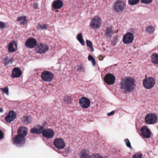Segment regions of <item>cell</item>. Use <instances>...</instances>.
Here are the masks:
<instances>
[{"mask_svg": "<svg viewBox=\"0 0 158 158\" xmlns=\"http://www.w3.org/2000/svg\"><path fill=\"white\" fill-rule=\"evenodd\" d=\"M136 86L135 80L130 77L124 78L121 82V89L125 92H130L133 91Z\"/></svg>", "mask_w": 158, "mask_h": 158, "instance_id": "1", "label": "cell"}, {"mask_svg": "<svg viewBox=\"0 0 158 158\" xmlns=\"http://www.w3.org/2000/svg\"><path fill=\"white\" fill-rule=\"evenodd\" d=\"M49 49L48 45L45 43H39L37 44L35 47V50L37 54H42L47 52Z\"/></svg>", "mask_w": 158, "mask_h": 158, "instance_id": "2", "label": "cell"}, {"mask_svg": "<svg viewBox=\"0 0 158 158\" xmlns=\"http://www.w3.org/2000/svg\"><path fill=\"white\" fill-rule=\"evenodd\" d=\"M41 78L45 82H51L54 79V74L51 71H45L41 74Z\"/></svg>", "mask_w": 158, "mask_h": 158, "instance_id": "3", "label": "cell"}, {"mask_svg": "<svg viewBox=\"0 0 158 158\" xmlns=\"http://www.w3.org/2000/svg\"><path fill=\"white\" fill-rule=\"evenodd\" d=\"M145 120L146 123L148 124H153L157 123L158 117L155 114L151 113L146 115Z\"/></svg>", "mask_w": 158, "mask_h": 158, "instance_id": "4", "label": "cell"}, {"mask_svg": "<svg viewBox=\"0 0 158 158\" xmlns=\"http://www.w3.org/2000/svg\"><path fill=\"white\" fill-rule=\"evenodd\" d=\"M155 83V79L153 77H149L145 79L143 82V84L145 88L147 89H150L154 86Z\"/></svg>", "mask_w": 158, "mask_h": 158, "instance_id": "5", "label": "cell"}, {"mask_svg": "<svg viewBox=\"0 0 158 158\" xmlns=\"http://www.w3.org/2000/svg\"><path fill=\"white\" fill-rule=\"evenodd\" d=\"M54 146L58 149H62L66 146V142L62 138H58L55 139Z\"/></svg>", "mask_w": 158, "mask_h": 158, "instance_id": "6", "label": "cell"}, {"mask_svg": "<svg viewBox=\"0 0 158 158\" xmlns=\"http://www.w3.org/2000/svg\"><path fill=\"white\" fill-rule=\"evenodd\" d=\"M101 20L100 18L98 16H96L94 18H93L92 20L90 22V26L94 29L98 28L101 26Z\"/></svg>", "mask_w": 158, "mask_h": 158, "instance_id": "7", "label": "cell"}, {"mask_svg": "<svg viewBox=\"0 0 158 158\" xmlns=\"http://www.w3.org/2000/svg\"><path fill=\"white\" fill-rule=\"evenodd\" d=\"M79 104L82 108H88L90 106V101L89 99L85 97H82L80 99Z\"/></svg>", "mask_w": 158, "mask_h": 158, "instance_id": "8", "label": "cell"}, {"mask_svg": "<svg viewBox=\"0 0 158 158\" xmlns=\"http://www.w3.org/2000/svg\"><path fill=\"white\" fill-rule=\"evenodd\" d=\"M37 41L33 38H29L25 42V46L29 48H33L37 45Z\"/></svg>", "mask_w": 158, "mask_h": 158, "instance_id": "9", "label": "cell"}, {"mask_svg": "<svg viewBox=\"0 0 158 158\" xmlns=\"http://www.w3.org/2000/svg\"><path fill=\"white\" fill-rule=\"evenodd\" d=\"M42 134L45 138L48 139H51L54 136L55 134L54 130L50 128L44 130Z\"/></svg>", "mask_w": 158, "mask_h": 158, "instance_id": "10", "label": "cell"}, {"mask_svg": "<svg viewBox=\"0 0 158 158\" xmlns=\"http://www.w3.org/2000/svg\"><path fill=\"white\" fill-rule=\"evenodd\" d=\"M17 117L16 113L14 111H10L7 113V115H6L5 118V120L7 123H10L14 121Z\"/></svg>", "mask_w": 158, "mask_h": 158, "instance_id": "11", "label": "cell"}, {"mask_svg": "<svg viewBox=\"0 0 158 158\" xmlns=\"http://www.w3.org/2000/svg\"><path fill=\"white\" fill-rule=\"evenodd\" d=\"M105 83L108 85H113L115 82V78L114 76L111 74H107L104 78Z\"/></svg>", "mask_w": 158, "mask_h": 158, "instance_id": "12", "label": "cell"}, {"mask_svg": "<svg viewBox=\"0 0 158 158\" xmlns=\"http://www.w3.org/2000/svg\"><path fill=\"white\" fill-rule=\"evenodd\" d=\"M14 142L19 146H23L25 142V137L17 135L14 138Z\"/></svg>", "mask_w": 158, "mask_h": 158, "instance_id": "13", "label": "cell"}, {"mask_svg": "<svg viewBox=\"0 0 158 158\" xmlns=\"http://www.w3.org/2000/svg\"><path fill=\"white\" fill-rule=\"evenodd\" d=\"M125 7V5L123 2L118 1L115 3L114 8L116 12H119L123 11Z\"/></svg>", "mask_w": 158, "mask_h": 158, "instance_id": "14", "label": "cell"}, {"mask_svg": "<svg viewBox=\"0 0 158 158\" xmlns=\"http://www.w3.org/2000/svg\"><path fill=\"white\" fill-rule=\"evenodd\" d=\"M140 132L143 136L145 138H149L152 135L150 130L146 126L142 127L140 129Z\"/></svg>", "mask_w": 158, "mask_h": 158, "instance_id": "15", "label": "cell"}, {"mask_svg": "<svg viewBox=\"0 0 158 158\" xmlns=\"http://www.w3.org/2000/svg\"><path fill=\"white\" fill-rule=\"evenodd\" d=\"M133 40V35L130 33H126V35L124 36L123 39V41L125 44H130L132 43Z\"/></svg>", "mask_w": 158, "mask_h": 158, "instance_id": "16", "label": "cell"}, {"mask_svg": "<svg viewBox=\"0 0 158 158\" xmlns=\"http://www.w3.org/2000/svg\"><path fill=\"white\" fill-rule=\"evenodd\" d=\"M28 133V130L26 127L22 126L19 128L17 132V135L25 137Z\"/></svg>", "mask_w": 158, "mask_h": 158, "instance_id": "17", "label": "cell"}, {"mask_svg": "<svg viewBox=\"0 0 158 158\" xmlns=\"http://www.w3.org/2000/svg\"><path fill=\"white\" fill-rule=\"evenodd\" d=\"M22 75V71L19 68L16 67L12 71L11 77L13 78H18L20 77Z\"/></svg>", "mask_w": 158, "mask_h": 158, "instance_id": "18", "label": "cell"}, {"mask_svg": "<svg viewBox=\"0 0 158 158\" xmlns=\"http://www.w3.org/2000/svg\"><path fill=\"white\" fill-rule=\"evenodd\" d=\"M17 48V44L14 41L11 42L8 45V51L9 52H14Z\"/></svg>", "mask_w": 158, "mask_h": 158, "instance_id": "19", "label": "cell"}, {"mask_svg": "<svg viewBox=\"0 0 158 158\" xmlns=\"http://www.w3.org/2000/svg\"><path fill=\"white\" fill-rule=\"evenodd\" d=\"M63 6V1L60 0L55 1L52 3V7L55 9H58L61 8Z\"/></svg>", "mask_w": 158, "mask_h": 158, "instance_id": "20", "label": "cell"}, {"mask_svg": "<svg viewBox=\"0 0 158 158\" xmlns=\"http://www.w3.org/2000/svg\"><path fill=\"white\" fill-rule=\"evenodd\" d=\"M44 130L41 126H37L32 129L31 132L34 134H40L41 133V132L42 133Z\"/></svg>", "mask_w": 158, "mask_h": 158, "instance_id": "21", "label": "cell"}, {"mask_svg": "<svg viewBox=\"0 0 158 158\" xmlns=\"http://www.w3.org/2000/svg\"><path fill=\"white\" fill-rule=\"evenodd\" d=\"M152 61L155 64H158V54H153L151 57Z\"/></svg>", "mask_w": 158, "mask_h": 158, "instance_id": "22", "label": "cell"}, {"mask_svg": "<svg viewBox=\"0 0 158 158\" xmlns=\"http://www.w3.org/2000/svg\"><path fill=\"white\" fill-rule=\"evenodd\" d=\"M133 158H142V153H138L134 155Z\"/></svg>", "mask_w": 158, "mask_h": 158, "instance_id": "23", "label": "cell"}, {"mask_svg": "<svg viewBox=\"0 0 158 158\" xmlns=\"http://www.w3.org/2000/svg\"><path fill=\"white\" fill-rule=\"evenodd\" d=\"M138 2H139L138 1H133H133H128L129 3H130V4H131V5H134V4H136L137 3H138Z\"/></svg>", "mask_w": 158, "mask_h": 158, "instance_id": "24", "label": "cell"}, {"mask_svg": "<svg viewBox=\"0 0 158 158\" xmlns=\"http://www.w3.org/2000/svg\"><path fill=\"white\" fill-rule=\"evenodd\" d=\"M149 29L147 28V32L149 33H152L153 32V29L152 26H149Z\"/></svg>", "mask_w": 158, "mask_h": 158, "instance_id": "25", "label": "cell"}, {"mask_svg": "<svg viewBox=\"0 0 158 158\" xmlns=\"http://www.w3.org/2000/svg\"><path fill=\"white\" fill-rule=\"evenodd\" d=\"M151 1H142V3H150L151 2Z\"/></svg>", "mask_w": 158, "mask_h": 158, "instance_id": "26", "label": "cell"}]
</instances>
